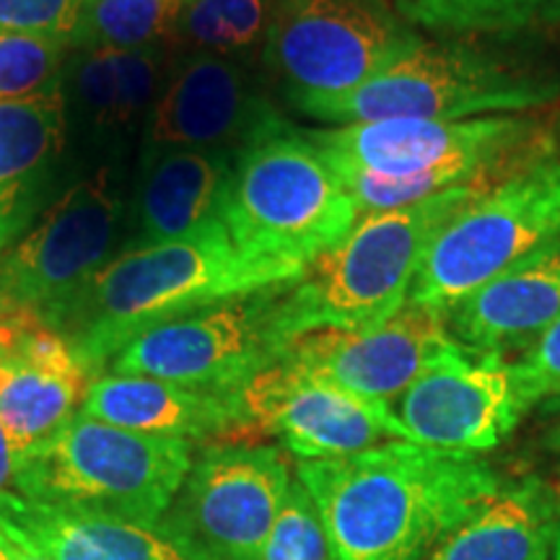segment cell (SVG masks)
Listing matches in <instances>:
<instances>
[{
	"instance_id": "9c48e42d",
	"label": "cell",
	"mask_w": 560,
	"mask_h": 560,
	"mask_svg": "<svg viewBox=\"0 0 560 560\" xmlns=\"http://www.w3.org/2000/svg\"><path fill=\"white\" fill-rule=\"evenodd\" d=\"M560 236V159L509 174L433 236L408 301L446 312Z\"/></svg>"
},
{
	"instance_id": "7402d4cb",
	"label": "cell",
	"mask_w": 560,
	"mask_h": 560,
	"mask_svg": "<svg viewBox=\"0 0 560 560\" xmlns=\"http://www.w3.org/2000/svg\"><path fill=\"white\" fill-rule=\"evenodd\" d=\"M234 159V153L190 149L140 159L130 210L132 236L125 249L182 240L221 219Z\"/></svg>"
},
{
	"instance_id": "5b68a950",
	"label": "cell",
	"mask_w": 560,
	"mask_h": 560,
	"mask_svg": "<svg viewBox=\"0 0 560 560\" xmlns=\"http://www.w3.org/2000/svg\"><path fill=\"white\" fill-rule=\"evenodd\" d=\"M359 219L338 174L291 122L236 153L221 221L244 255L306 270Z\"/></svg>"
},
{
	"instance_id": "d4e9b609",
	"label": "cell",
	"mask_w": 560,
	"mask_h": 560,
	"mask_svg": "<svg viewBox=\"0 0 560 560\" xmlns=\"http://www.w3.org/2000/svg\"><path fill=\"white\" fill-rule=\"evenodd\" d=\"M405 24L446 42L560 30V0H392Z\"/></svg>"
},
{
	"instance_id": "836d02e7",
	"label": "cell",
	"mask_w": 560,
	"mask_h": 560,
	"mask_svg": "<svg viewBox=\"0 0 560 560\" xmlns=\"http://www.w3.org/2000/svg\"><path fill=\"white\" fill-rule=\"evenodd\" d=\"M13 478H16V457H13L9 439H5L3 429H0V493L9 490Z\"/></svg>"
},
{
	"instance_id": "5bb4252c",
	"label": "cell",
	"mask_w": 560,
	"mask_h": 560,
	"mask_svg": "<svg viewBox=\"0 0 560 560\" xmlns=\"http://www.w3.org/2000/svg\"><path fill=\"white\" fill-rule=\"evenodd\" d=\"M240 400L247 431L278 439L299 462L350 457L405 439L389 405L353 395L289 359L257 374Z\"/></svg>"
},
{
	"instance_id": "7c38bea8",
	"label": "cell",
	"mask_w": 560,
	"mask_h": 560,
	"mask_svg": "<svg viewBox=\"0 0 560 560\" xmlns=\"http://www.w3.org/2000/svg\"><path fill=\"white\" fill-rule=\"evenodd\" d=\"M293 482L280 446H208L161 522L210 560H262Z\"/></svg>"
},
{
	"instance_id": "1f68e13d",
	"label": "cell",
	"mask_w": 560,
	"mask_h": 560,
	"mask_svg": "<svg viewBox=\"0 0 560 560\" xmlns=\"http://www.w3.org/2000/svg\"><path fill=\"white\" fill-rule=\"evenodd\" d=\"M537 418H540V444L542 450L560 454V395L550 397L537 405Z\"/></svg>"
},
{
	"instance_id": "d6986e66",
	"label": "cell",
	"mask_w": 560,
	"mask_h": 560,
	"mask_svg": "<svg viewBox=\"0 0 560 560\" xmlns=\"http://www.w3.org/2000/svg\"><path fill=\"white\" fill-rule=\"evenodd\" d=\"M0 527L50 560H210L177 532L70 511L3 490Z\"/></svg>"
},
{
	"instance_id": "3957f363",
	"label": "cell",
	"mask_w": 560,
	"mask_h": 560,
	"mask_svg": "<svg viewBox=\"0 0 560 560\" xmlns=\"http://www.w3.org/2000/svg\"><path fill=\"white\" fill-rule=\"evenodd\" d=\"M332 166L359 215L412 206L452 187L493 185L548 159L532 115L472 120H380L304 130Z\"/></svg>"
},
{
	"instance_id": "6da1fadb",
	"label": "cell",
	"mask_w": 560,
	"mask_h": 560,
	"mask_svg": "<svg viewBox=\"0 0 560 560\" xmlns=\"http://www.w3.org/2000/svg\"><path fill=\"white\" fill-rule=\"evenodd\" d=\"M296 480L317 509L330 560H425L503 486L478 454L405 439L304 459Z\"/></svg>"
},
{
	"instance_id": "4dcf8cb0",
	"label": "cell",
	"mask_w": 560,
	"mask_h": 560,
	"mask_svg": "<svg viewBox=\"0 0 560 560\" xmlns=\"http://www.w3.org/2000/svg\"><path fill=\"white\" fill-rule=\"evenodd\" d=\"M89 0H0V32L55 39L70 47Z\"/></svg>"
},
{
	"instance_id": "8fae6325",
	"label": "cell",
	"mask_w": 560,
	"mask_h": 560,
	"mask_svg": "<svg viewBox=\"0 0 560 560\" xmlns=\"http://www.w3.org/2000/svg\"><path fill=\"white\" fill-rule=\"evenodd\" d=\"M291 285L219 301L140 332L109 361V374L236 395L289 350L283 304Z\"/></svg>"
},
{
	"instance_id": "8992f818",
	"label": "cell",
	"mask_w": 560,
	"mask_h": 560,
	"mask_svg": "<svg viewBox=\"0 0 560 560\" xmlns=\"http://www.w3.org/2000/svg\"><path fill=\"white\" fill-rule=\"evenodd\" d=\"M192 467V441L145 436L79 410L16 465L19 495L115 520L159 524Z\"/></svg>"
},
{
	"instance_id": "ba28073f",
	"label": "cell",
	"mask_w": 560,
	"mask_h": 560,
	"mask_svg": "<svg viewBox=\"0 0 560 560\" xmlns=\"http://www.w3.org/2000/svg\"><path fill=\"white\" fill-rule=\"evenodd\" d=\"M125 206L117 161H100L55 195L0 255V322L58 330L73 301L117 255Z\"/></svg>"
},
{
	"instance_id": "f1b7e54d",
	"label": "cell",
	"mask_w": 560,
	"mask_h": 560,
	"mask_svg": "<svg viewBox=\"0 0 560 560\" xmlns=\"http://www.w3.org/2000/svg\"><path fill=\"white\" fill-rule=\"evenodd\" d=\"M262 560H330L317 509L299 480L270 532Z\"/></svg>"
},
{
	"instance_id": "603a6c76",
	"label": "cell",
	"mask_w": 560,
	"mask_h": 560,
	"mask_svg": "<svg viewBox=\"0 0 560 560\" xmlns=\"http://www.w3.org/2000/svg\"><path fill=\"white\" fill-rule=\"evenodd\" d=\"M556 503L558 490L540 478L503 480L425 560H552Z\"/></svg>"
},
{
	"instance_id": "277c9868",
	"label": "cell",
	"mask_w": 560,
	"mask_h": 560,
	"mask_svg": "<svg viewBox=\"0 0 560 560\" xmlns=\"http://www.w3.org/2000/svg\"><path fill=\"white\" fill-rule=\"evenodd\" d=\"M486 187H452L412 206L361 215L285 293L283 327L291 342L314 330H363L395 317L408 304L433 236Z\"/></svg>"
},
{
	"instance_id": "ffe728a7",
	"label": "cell",
	"mask_w": 560,
	"mask_h": 560,
	"mask_svg": "<svg viewBox=\"0 0 560 560\" xmlns=\"http://www.w3.org/2000/svg\"><path fill=\"white\" fill-rule=\"evenodd\" d=\"M68 143L62 79L34 100L0 104V255L58 195Z\"/></svg>"
},
{
	"instance_id": "ac0fdd59",
	"label": "cell",
	"mask_w": 560,
	"mask_h": 560,
	"mask_svg": "<svg viewBox=\"0 0 560 560\" xmlns=\"http://www.w3.org/2000/svg\"><path fill=\"white\" fill-rule=\"evenodd\" d=\"M166 70L164 50H70L62 66L70 128L81 125L102 151L120 156L143 136Z\"/></svg>"
},
{
	"instance_id": "7a4b0ae2",
	"label": "cell",
	"mask_w": 560,
	"mask_h": 560,
	"mask_svg": "<svg viewBox=\"0 0 560 560\" xmlns=\"http://www.w3.org/2000/svg\"><path fill=\"white\" fill-rule=\"evenodd\" d=\"M304 276L306 270L244 255L226 223L215 219L182 240L117 252L73 301L58 332L94 380L140 332Z\"/></svg>"
},
{
	"instance_id": "9a60e30c",
	"label": "cell",
	"mask_w": 560,
	"mask_h": 560,
	"mask_svg": "<svg viewBox=\"0 0 560 560\" xmlns=\"http://www.w3.org/2000/svg\"><path fill=\"white\" fill-rule=\"evenodd\" d=\"M405 439L454 454L495 450L524 418L509 359L454 342L389 405Z\"/></svg>"
},
{
	"instance_id": "e575fe53",
	"label": "cell",
	"mask_w": 560,
	"mask_h": 560,
	"mask_svg": "<svg viewBox=\"0 0 560 560\" xmlns=\"http://www.w3.org/2000/svg\"><path fill=\"white\" fill-rule=\"evenodd\" d=\"M552 560H560V490L556 503V532H552Z\"/></svg>"
},
{
	"instance_id": "484cf974",
	"label": "cell",
	"mask_w": 560,
	"mask_h": 560,
	"mask_svg": "<svg viewBox=\"0 0 560 560\" xmlns=\"http://www.w3.org/2000/svg\"><path fill=\"white\" fill-rule=\"evenodd\" d=\"M283 0H190L166 47L170 58L215 55L244 60L270 37Z\"/></svg>"
},
{
	"instance_id": "d6a6232c",
	"label": "cell",
	"mask_w": 560,
	"mask_h": 560,
	"mask_svg": "<svg viewBox=\"0 0 560 560\" xmlns=\"http://www.w3.org/2000/svg\"><path fill=\"white\" fill-rule=\"evenodd\" d=\"M0 560H50L0 527Z\"/></svg>"
},
{
	"instance_id": "cb8c5ba5",
	"label": "cell",
	"mask_w": 560,
	"mask_h": 560,
	"mask_svg": "<svg viewBox=\"0 0 560 560\" xmlns=\"http://www.w3.org/2000/svg\"><path fill=\"white\" fill-rule=\"evenodd\" d=\"M89 382L0 353V429L16 465L75 416Z\"/></svg>"
},
{
	"instance_id": "f546056e",
	"label": "cell",
	"mask_w": 560,
	"mask_h": 560,
	"mask_svg": "<svg viewBox=\"0 0 560 560\" xmlns=\"http://www.w3.org/2000/svg\"><path fill=\"white\" fill-rule=\"evenodd\" d=\"M509 374L522 416L560 395V319L535 346L509 359Z\"/></svg>"
},
{
	"instance_id": "4fadbf2b",
	"label": "cell",
	"mask_w": 560,
	"mask_h": 560,
	"mask_svg": "<svg viewBox=\"0 0 560 560\" xmlns=\"http://www.w3.org/2000/svg\"><path fill=\"white\" fill-rule=\"evenodd\" d=\"M283 125L289 122L272 107L247 60L215 55L170 58V70L140 136V159L177 149L236 156Z\"/></svg>"
},
{
	"instance_id": "2e32d148",
	"label": "cell",
	"mask_w": 560,
	"mask_h": 560,
	"mask_svg": "<svg viewBox=\"0 0 560 560\" xmlns=\"http://www.w3.org/2000/svg\"><path fill=\"white\" fill-rule=\"evenodd\" d=\"M454 342L444 314L408 301L382 325L301 335L283 359L353 395L392 405Z\"/></svg>"
},
{
	"instance_id": "30bf717a",
	"label": "cell",
	"mask_w": 560,
	"mask_h": 560,
	"mask_svg": "<svg viewBox=\"0 0 560 560\" xmlns=\"http://www.w3.org/2000/svg\"><path fill=\"white\" fill-rule=\"evenodd\" d=\"M423 39L392 0H283L262 60L301 109L355 91Z\"/></svg>"
},
{
	"instance_id": "44dd1931",
	"label": "cell",
	"mask_w": 560,
	"mask_h": 560,
	"mask_svg": "<svg viewBox=\"0 0 560 560\" xmlns=\"http://www.w3.org/2000/svg\"><path fill=\"white\" fill-rule=\"evenodd\" d=\"M83 416L145 433V436L198 441L247 431L240 392H206L151 376L100 374L89 382Z\"/></svg>"
},
{
	"instance_id": "83f0119b",
	"label": "cell",
	"mask_w": 560,
	"mask_h": 560,
	"mask_svg": "<svg viewBox=\"0 0 560 560\" xmlns=\"http://www.w3.org/2000/svg\"><path fill=\"white\" fill-rule=\"evenodd\" d=\"M70 47L55 39L0 32V104L34 100L62 79Z\"/></svg>"
},
{
	"instance_id": "e0dca14e",
	"label": "cell",
	"mask_w": 560,
	"mask_h": 560,
	"mask_svg": "<svg viewBox=\"0 0 560 560\" xmlns=\"http://www.w3.org/2000/svg\"><path fill=\"white\" fill-rule=\"evenodd\" d=\"M560 319V236L529 252L446 312L462 348L509 359L524 353Z\"/></svg>"
},
{
	"instance_id": "52a82bcc",
	"label": "cell",
	"mask_w": 560,
	"mask_h": 560,
	"mask_svg": "<svg viewBox=\"0 0 560 560\" xmlns=\"http://www.w3.org/2000/svg\"><path fill=\"white\" fill-rule=\"evenodd\" d=\"M558 100L560 79L490 58L470 42L423 39L363 86L299 112L330 125L472 120L529 115Z\"/></svg>"
},
{
	"instance_id": "4316f807",
	"label": "cell",
	"mask_w": 560,
	"mask_h": 560,
	"mask_svg": "<svg viewBox=\"0 0 560 560\" xmlns=\"http://www.w3.org/2000/svg\"><path fill=\"white\" fill-rule=\"evenodd\" d=\"M190 0H89L70 50H164Z\"/></svg>"
}]
</instances>
